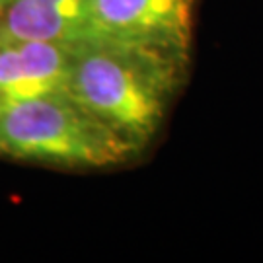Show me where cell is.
<instances>
[{
	"instance_id": "obj_1",
	"label": "cell",
	"mask_w": 263,
	"mask_h": 263,
	"mask_svg": "<svg viewBox=\"0 0 263 263\" xmlns=\"http://www.w3.org/2000/svg\"><path fill=\"white\" fill-rule=\"evenodd\" d=\"M189 66V57L94 37L74 47L66 92L142 156L164 129Z\"/></svg>"
},
{
	"instance_id": "obj_2",
	"label": "cell",
	"mask_w": 263,
	"mask_h": 263,
	"mask_svg": "<svg viewBox=\"0 0 263 263\" xmlns=\"http://www.w3.org/2000/svg\"><path fill=\"white\" fill-rule=\"evenodd\" d=\"M0 158L55 170H109L141 156L65 90L0 105Z\"/></svg>"
},
{
	"instance_id": "obj_3",
	"label": "cell",
	"mask_w": 263,
	"mask_h": 263,
	"mask_svg": "<svg viewBox=\"0 0 263 263\" xmlns=\"http://www.w3.org/2000/svg\"><path fill=\"white\" fill-rule=\"evenodd\" d=\"M88 6L96 37L191 59L197 0H88Z\"/></svg>"
},
{
	"instance_id": "obj_4",
	"label": "cell",
	"mask_w": 263,
	"mask_h": 263,
	"mask_svg": "<svg viewBox=\"0 0 263 263\" xmlns=\"http://www.w3.org/2000/svg\"><path fill=\"white\" fill-rule=\"evenodd\" d=\"M76 45L0 39V105L65 92Z\"/></svg>"
},
{
	"instance_id": "obj_5",
	"label": "cell",
	"mask_w": 263,
	"mask_h": 263,
	"mask_svg": "<svg viewBox=\"0 0 263 263\" xmlns=\"http://www.w3.org/2000/svg\"><path fill=\"white\" fill-rule=\"evenodd\" d=\"M94 37L88 0H10L0 12V39L80 45Z\"/></svg>"
},
{
	"instance_id": "obj_6",
	"label": "cell",
	"mask_w": 263,
	"mask_h": 263,
	"mask_svg": "<svg viewBox=\"0 0 263 263\" xmlns=\"http://www.w3.org/2000/svg\"><path fill=\"white\" fill-rule=\"evenodd\" d=\"M10 0H0V12H2V10H4V6H6V4H8Z\"/></svg>"
}]
</instances>
